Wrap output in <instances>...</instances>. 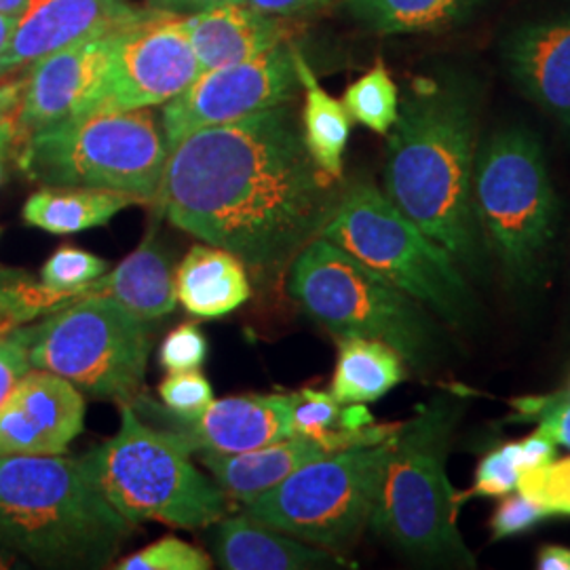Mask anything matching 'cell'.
<instances>
[{
  "instance_id": "cell-1",
  "label": "cell",
  "mask_w": 570,
  "mask_h": 570,
  "mask_svg": "<svg viewBox=\"0 0 570 570\" xmlns=\"http://www.w3.org/2000/svg\"><path fill=\"white\" fill-rule=\"evenodd\" d=\"M341 183L313 161L289 102L186 136L169 150L153 207L273 279L322 237Z\"/></svg>"
},
{
  "instance_id": "cell-2",
  "label": "cell",
  "mask_w": 570,
  "mask_h": 570,
  "mask_svg": "<svg viewBox=\"0 0 570 570\" xmlns=\"http://www.w3.org/2000/svg\"><path fill=\"white\" fill-rule=\"evenodd\" d=\"M385 195L475 282L490 256L473 207L478 102L469 85L421 79L387 134Z\"/></svg>"
},
{
  "instance_id": "cell-3",
  "label": "cell",
  "mask_w": 570,
  "mask_h": 570,
  "mask_svg": "<svg viewBox=\"0 0 570 570\" xmlns=\"http://www.w3.org/2000/svg\"><path fill=\"white\" fill-rule=\"evenodd\" d=\"M134 524L85 459L0 456V543L42 569H104Z\"/></svg>"
},
{
  "instance_id": "cell-4",
  "label": "cell",
  "mask_w": 570,
  "mask_h": 570,
  "mask_svg": "<svg viewBox=\"0 0 570 570\" xmlns=\"http://www.w3.org/2000/svg\"><path fill=\"white\" fill-rule=\"evenodd\" d=\"M465 410L468 397L442 391L391 435L367 529L416 564L475 569V556L456 527V492L446 469Z\"/></svg>"
},
{
  "instance_id": "cell-5",
  "label": "cell",
  "mask_w": 570,
  "mask_h": 570,
  "mask_svg": "<svg viewBox=\"0 0 570 570\" xmlns=\"http://www.w3.org/2000/svg\"><path fill=\"white\" fill-rule=\"evenodd\" d=\"M285 289L336 341L385 343L419 374H433L456 360L452 330L428 306L326 237L313 239L294 258L285 271Z\"/></svg>"
},
{
  "instance_id": "cell-6",
  "label": "cell",
  "mask_w": 570,
  "mask_h": 570,
  "mask_svg": "<svg viewBox=\"0 0 570 570\" xmlns=\"http://www.w3.org/2000/svg\"><path fill=\"white\" fill-rule=\"evenodd\" d=\"M473 207L489 249L518 289L546 284L560 207L541 140L529 127L499 129L478 148Z\"/></svg>"
},
{
  "instance_id": "cell-7",
  "label": "cell",
  "mask_w": 570,
  "mask_h": 570,
  "mask_svg": "<svg viewBox=\"0 0 570 570\" xmlns=\"http://www.w3.org/2000/svg\"><path fill=\"white\" fill-rule=\"evenodd\" d=\"M322 237L341 245L454 332H473L482 305L449 249L425 235L370 180L348 184Z\"/></svg>"
},
{
  "instance_id": "cell-8",
  "label": "cell",
  "mask_w": 570,
  "mask_h": 570,
  "mask_svg": "<svg viewBox=\"0 0 570 570\" xmlns=\"http://www.w3.org/2000/svg\"><path fill=\"white\" fill-rule=\"evenodd\" d=\"M190 454L176 433L144 423L136 407L122 404L119 431L82 459L104 497L134 527L207 529L225 518L228 497Z\"/></svg>"
},
{
  "instance_id": "cell-9",
  "label": "cell",
  "mask_w": 570,
  "mask_h": 570,
  "mask_svg": "<svg viewBox=\"0 0 570 570\" xmlns=\"http://www.w3.org/2000/svg\"><path fill=\"white\" fill-rule=\"evenodd\" d=\"M169 148L148 108L72 117L21 142L20 169L41 186L96 188L155 205Z\"/></svg>"
},
{
  "instance_id": "cell-10",
  "label": "cell",
  "mask_w": 570,
  "mask_h": 570,
  "mask_svg": "<svg viewBox=\"0 0 570 570\" xmlns=\"http://www.w3.org/2000/svg\"><path fill=\"white\" fill-rule=\"evenodd\" d=\"M30 364L96 400L131 404L142 389L153 332L148 320L110 296H85L32 327H11Z\"/></svg>"
},
{
  "instance_id": "cell-11",
  "label": "cell",
  "mask_w": 570,
  "mask_h": 570,
  "mask_svg": "<svg viewBox=\"0 0 570 570\" xmlns=\"http://www.w3.org/2000/svg\"><path fill=\"white\" fill-rule=\"evenodd\" d=\"M389 449L391 438L313 461L245 503L244 511L271 529L343 556L370 527Z\"/></svg>"
},
{
  "instance_id": "cell-12",
  "label": "cell",
  "mask_w": 570,
  "mask_h": 570,
  "mask_svg": "<svg viewBox=\"0 0 570 570\" xmlns=\"http://www.w3.org/2000/svg\"><path fill=\"white\" fill-rule=\"evenodd\" d=\"M197 77L186 16L150 7L144 20L119 32L102 79L75 117L164 106Z\"/></svg>"
},
{
  "instance_id": "cell-13",
  "label": "cell",
  "mask_w": 570,
  "mask_h": 570,
  "mask_svg": "<svg viewBox=\"0 0 570 570\" xmlns=\"http://www.w3.org/2000/svg\"><path fill=\"white\" fill-rule=\"evenodd\" d=\"M301 89L292 42L261 58L199 72L180 96L164 104L161 129L171 150L186 136L207 127L242 121L268 108L294 102Z\"/></svg>"
},
{
  "instance_id": "cell-14",
  "label": "cell",
  "mask_w": 570,
  "mask_h": 570,
  "mask_svg": "<svg viewBox=\"0 0 570 570\" xmlns=\"http://www.w3.org/2000/svg\"><path fill=\"white\" fill-rule=\"evenodd\" d=\"M82 391L32 367L0 406V456L63 454L85 425Z\"/></svg>"
},
{
  "instance_id": "cell-15",
  "label": "cell",
  "mask_w": 570,
  "mask_h": 570,
  "mask_svg": "<svg viewBox=\"0 0 570 570\" xmlns=\"http://www.w3.org/2000/svg\"><path fill=\"white\" fill-rule=\"evenodd\" d=\"M148 13L150 7L127 0H30L0 56V77L70 45L122 30Z\"/></svg>"
},
{
  "instance_id": "cell-16",
  "label": "cell",
  "mask_w": 570,
  "mask_h": 570,
  "mask_svg": "<svg viewBox=\"0 0 570 570\" xmlns=\"http://www.w3.org/2000/svg\"><path fill=\"white\" fill-rule=\"evenodd\" d=\"M134 402L164 416V429L176 433L190 452H220L237 454L263 449L294 435L292 407L294 393L273 395H242L214 400L202 416L184 421L167 410L159 412L150 400L136 397Z\"/></svg>"
},
{
  "instance_id": "cell-17",
  "label": "cell",
  "mask_w": 570,
  "mask_h": 570,
  "mask_svg": "<svg viewBox=\"0 0 570 570\" xmlns=\"http://www.w3.org/2000/svg\"><path fill=\"white\" fill-rule=\"evenodd\" d=\"M119 32L70 45L30 66L18 112L21 142L81 110L102 79Z\"/></svg>"
},
{
  "instance_id": "cell-18",
  "label": "cell",
  "mask_w": 570,
  "mask_h": 570,
  "mask_svg": "<svg viewBox=\"0 0 570 570\" xmlns=\"http://www.w3.org/2000/svg\"><path fill=\"white\" fill-rule=\"evenodd\" d=\"M501 56L511 81L530 102L570 127V13L518 26Z\"/></svg>"
},
{
  "instance_id": "cell-19",
  "label": "cell",
  "mask_w": 570,
  "mask_h": 570,
  "mask_svg": "<svg viewBox=\"0 0 570 570\" xmlns=\"http://www.w3.org/2000/svg\"><path fill=\"white\" fill-rule=\"evenodd\" d=\"M343 450H348L343 433H332L324 440L294 433L263 449L237 454L199 452V461L230 501L245 505L284 482L294 471Z\"/></svg>"
},
{
  "instance_id": "cell-20",
  "label": "cell",
  "mask_w": 570,
  "mask_h": 570,
  "mask_svg": "<svg viewBox=\"0 0 570 570\" xmlns=\"http://www.w3.org/2000/svg\"><path fill=\"white\" fill-rule=\"evenodd\" d=\"M186 23L199 72L261 58L287 41L282 18L263 13L245 0L188 13Z\"/></svg>"
},
{
  "instance_id": "cell-21",
  "label": "cell",
  "mask_w": 570,
  "mask_h": 570,
  "mask_svg": "<svg viewBox=\"0 0 570 570\" xmlns=\"http://www.w3.org/2000/svg\"><path fill=\"white\" fill-rule=\"evenodd\" d=\"M214 560L225 570L345 569V556L311 546L242 515H225L214 524Z\"/></svg>"
},
{
  "instance_id": "cell-22",
  "label": "cell",
  "mask_w": 570,
  "mask_h": 570,
  "mask_svg": "<svg viewBox=\"0 0 570 570\" xmlns=\"http://www.w3.org/2000/svg\"><path fill=\"white\" fill-rule=\"evenodd\" d=\"M85 296H110L144 320H161L176 308V273L155 230H150L121 265L81 289Z\"/></svg>"
},
{
  "instance_id": "cell-23",
  "label": "cell",
  "mask_w": 570,
  "mask_h": 570,
  "mask_svg": "<svg viewBox=\"0 0 570 570\" xmlns=\"http://www.w3.org/2000/svg\"><path fill=\"white\" fill-rule=\"evenodd\" d=\"M176 296L197 317H225L252 296L247 266L223 247L193 245L176 271Z\"/></svg>"
},
{
  "instance_id": "cell-24",
  "label": "cell",
  "mask_w": 570,
  "mask_h": 570,
  "mask_svg": "<svg viewBox=\"0 0 570 570\" xmlns=\"http://www.w3.org/2000/svg\"><path fill=\"white\" fill-rule=\"evenodd\" d=\"M140 205L134 197L96 188L45 186L21 209L23 223L53 235H72L108 225L122 209Z\"/></svg>"
},
{
  "instance_id": "cell-25",
  "label": "cell",
  "mask_w": 570,
  "mask_h": 570,
  "mask_svg": "<svg viewBox=\"0 0 570 570\" xmlns=\"http://www.w3.org/2000/svg\"><path fill=\"white\" fill-rule=\"evenodd\" d=\"M292 51H294L298 81L305 91L301 125H303L306 150L311 153L317 167L326 171L330 178L343 180V159H345L346 144L351 138L353 119L348 117L345 104L330 96L320 85L311 63L306 61L303 51L294 42H292Z\"/></svg>"
},
{
  "instance_id": "cell-26",
  "label": "cell",
  "mask_w": 570,
  "mask_h": 570,
  "mask_svg": "<svg viewBox=\"0 0 570 570\" xmlns=\"http://www.w3.org/2000/svg\"><path fill=\"white\" fill-rule=\"evenodd\" d=\"M406 362L379 341L338 338V357L330 393L341 404H370L404 383Z\"/></svg>"
},
{
  "instance_id": "cell-27",
  "label": "cell",
  "mask_w": 570,
  "mask_h": 570,
  "mask_svg": "<svg viewBox=\"0 0 570 570\" xmlns=\"http://www.w3.org/2000/svg\"><path fill=\"white\" fill-rule=\"evenodd\" d=\"M475 0H346L351 18L376 35L431 32L463 20Z\"/></svg>"
},
{
  "instance_id": "cell-28",
  "label": "cell",
  "mask_w": 570,
  "mask_h": 570,
  "mask_svg": "<svg viewBox=\"0 0 570 570\" xmlns=\"http://www.w3.org/2000/svg\"><path fill=\"white\" fill-rule=\"evenodd\" d=\"M341 102L353 121L379 136H387L400 115V91L385 61L376 60L364 77L351 82Z\"/></svg>"
},
{
  "instance_id": "cell-29",
  "label": "cell",
  "mask_w": 570,
  "mask_h": 570,
  "mask_svg": "<svg viewBox=\"0 0 570 570\" xmlns=\"http://www.w3.org/2000/svg\"><path fill=\"white\" fill-rule=\"evenodd\" d=\"M106 271L108 263L100 256L85 252L81 247L63 245L42 265L41 282L49 289L61 294L70 305L81 298L82 287L100 279Z\"/></svg>"
},
{
  "instance_id": "cell-30",
  "label": "cell",
  "mask_w": 570,
  "mask_h": 570,
  "mask_svg": "<svg viewBox=\"0 0 570 570\" xmlns=\"http://www.w3.org/2000/svg\"><path fill=\"white\" fill-rule=\"evenodd\" d=\"M212 558L202 548L169 534L122 558L117 570H209Z\"/></svg>"
},
{
  "instance_id": "cell-31",
  "label": "cell",
  "mask_w": 570,
  "mask_h": 570,
  "mask_svg": "<svg viewBox=\"0 0 570 570\" xmlns=\"http://www.w3.org/2000/svg\"><path fill=\"white\" fill-rule=\"evenodd\" d=\"M518 492L539 503L550 515H570V456L524 469Z\"/></svg>"
},
{
  "instance_id": "cell-32",
  "label": "cell",
  "mask_w": 570,
  "mask_h": 570,
  "mask_svg": "<svg viewBox=\"0 0 570 570\" xmlns=\"http://www.w3.org/2000/svg\"><path fill=\"white\" fill-rule=\"evenodd\" d=\"M343 407L330 391L317 389H303L294 393V407H292V428L294 433L311 435V438H326L332 431L343 428Z\"/></svg>"
},
{
  "instance_id": "cell-33",
  "label": "cell",
  "mask_w": 570,
  "mask_h": 570,
  "mask_svg": "<svg viewBox=\"0 0 570 570\" xmlns=\"http://www.w3.org/2000/svg\"><path fill=\"white\" fill-rule=\"evenodd\" d=\"M515 419L534 423L558 446L570 450V391L562 389L550 395L522 397L513 402Z\"/></svg>"
},
{
  "instance_id": "cell-34",
  "label": "cell",
  "mask_w": 570,
  "mask_h": 570,
  "mask_svg": "<svg viewBox=\"0 0 570 570\" xmlns=\"http://www.w3.org/2000/svg\"><path fill=\"white\" fill-rule=\"evenodd\" d=\"M159 397L169 414L190 421L202 416L214 402V389L199 370L169 372L159 385Z\"/></svg>"
},
{
  "instance_id": "cell-35",
  "label": "cell",
  "mask_w": 570,
  "mask_h": 570,
  "mask_svg": "<svg viewBox=\"0 0 570 570\" xmlns=\"http://www.w3.org/2000/svg\"><path fill=\"white\" fill-rule=\"evenodd\" d=\"M520 473H522V465H520V444L518 442L490 450L475 469L473 494L501 499L513 490H518Z\"/></svg>"
},
{
  "instance_id": "cell-36",
  "label": "cell",
  "mask_w": 570,
  "mask_h": 570,
  "mask_svg": "<svg viewBox=\"0 0 570 570\" xmlns=\"http://www.w3.org/2000/svg\"><path fill=\"white\" fill-rule=\"evenodd\" d=\"M546 518H550V513L543 510L539 503H534L522 492L513 490L510 494L501 497L497 510L490 518L492 541L522 534L527 530L534 529L537 524H541Z\"/></svg>"
},
{
  "instance_id": "cell-37",
  "label": "cell",
  "mask_w": 570,
  "mask_h": 570,
  "mask_svg": "<svg viewBox=\"0 0 570 570\" xmlns=\"http://www.w3.org/2000/svg\"><path fill=\"white\" fill-rule=\"evenodd\" d=\"M207 360V338L197 324H183L165 336L159 362L167 372L199 370Z\"/></svg>"
},
{
  "instance_id": "cell-38",
  "label": "cell",
  "mask_w": 570,
  "mask_h": 570,
  "mask_svg": "<svg viewBox=\"0 0 570 570\" xmlns=\"http://www.w3.org/2000/svg\"><path fill=\"white\" fill-rule=\"evenodd\" d=\"M30 370L28 346L13 334V330H0V406Z\"/></svg>"
},
{
  "instance_id": "cell-39",
  "label": "cell",
  "mask_w": 570,
  "mask_h": 570,
  "mask_svg": "<svg viewBox=\"0 0 570 570\" xmlns=\"http://www.w3.org/2000/svg\"><path fill=\"white\" fill-rule=\"evenodd\" d=\"M245 2L263 13L289 20V18H298V16L317 13L338 0H245Z\"/></svg>"
},
{
  "instance_id": "cell-40",
  "label": "cell",
  "mask_w": 570,
  "mask_h": 570,
  "mask_svg": "<svg viewBox=\"0 0 570 570\" xmlns=\"http://www.w3.org/2000/svg\"><path fill=\"white\" fill-rule=\"evenodd\" d=\"M520 465L522 471L530 468H541L558 456V444L548 438L543 431H534L529 438L520 440Z\"/></svg>"
},
{
  "instance_id": "cell-41",
  "label": "cell",
  "mask_w": 570,
  "mask_h": 570,
  "mask_svg": "<svg viewBox=\"0 0 570 570\" xmlns=\"http://www.w3.org/2000/svg\"><path fill=\"white\" fill-rule=\"evenodd\" d=\"M225 2H244V0H148V7L159 9V11H171V13L188 16V13L202 11L207 7H216V4H225Z\"/></svg>"
},
{
  "instance_id": "cell-42",
  "label": "cell",
  "mask_w": 570,
  "mask_h": 570,
  "mask_svg": "<svg viewBox=\"0 0 570 570\" xmlns=\"http://www.w3.org/2000/svg\"><path fill=\"white\" fill-rule=\"evenodd\" d=\"M21 144L20 129H18V115H9L0 119V184L4 178V159L9 153L16 150Z\"/></svg>"
},
{
  "instance_id": "cell-43",
  "label": "cell",
  "mask_w": 570,
  "mask_h": 570,
  "mask_svg": "<svg viewBox=\"0 0 570 570\" xmlns=\"http://www.w3.org/2000/svg\"><path fill=\"white\" fill-rule=\"evenodd\" d=\"M539 570H570V548L543 546L537 553Z\"/></svg>"
},
{
  "instance_id": "cell-44",
  "label": "cell",
  "mask_w": 570,
  "mask_h": 570,
  "mask_svg": "<svg viewBox=\"0 0 570 570\" xmlns=\"http://www.w3.org/2000/svg\"><path fill=\"white\" fill-rule=\"evenodd\" d=\"M23 82H26V79L0 85V119H2V117H9V115H18V112H20Z\"/></svg>"
},
{
  "instance_id": "cell-45",
  "label": "cell",
  "mask_w": 570,
  "mask_h": 570,
  "mask_svg": "<svg viewBox=\"0 0 570 570\" xmlns=\"http://www.w3.org/2000/svg\"><path fill=\"white\" fill-rule=\"evenodd\" d=\"M16 23H18V20H13V18H9V16H4V13H0V56L4 53L7 45L11 41V35H13V30H16Z\"/></svg>"
},
{
  "instance_id": "cell-46",
  "label": "cell",
  "mask_w": 570,
  "mask_h": 570,
  "mask_svg": "<svg viewBox=\"0 0 570 570\" xmlns=\"http://www.w3.org/2000/svg\"><path fill=\"white\" fill-rule=\"evenodd\" d=\"M30 0H0V13L13 18V20H20L21 13L26 11Z\"/></svg>"
},
{
  "instance_id": "cell-47",
  "label": "cell",
  "mask_w": 570,
  "mask_h": 570,
  "mask_svg": "<svg viewBox=\"0 0 570 570\" xmlns=\"http://www.w3.org/2000/svg\"><path fill=\"white\" fill-rule=\"evenodd\" d=\"M16 562H18V553H13L0 543V570L13 569Z\"/></svg>"
},
{
  "instance_id": "cell-48",
  "label": "cell",
  "mask_w": 570,
  "mask_h": 570,
  "mask_svg": "<svg viewBox=\"0 0 570 570\" xmlns=\"http://www.w3.org/2000/svg\"><path fill=\"white\" fill-rule=\"evenodd\" d=\"M567 389H569V391H570V383H569V387H567Z\"/></svg>"
}]
</instances>
